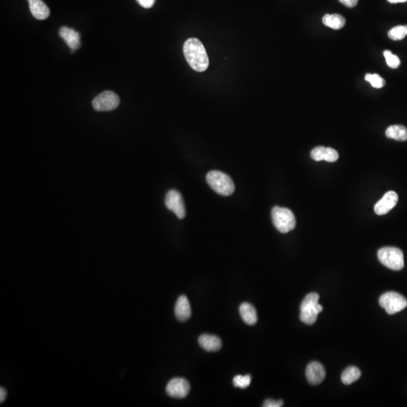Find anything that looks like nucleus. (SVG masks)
<instances>
[{"mask_svg": "<svg viewBox=\"0 0 407 407\" xmlns=\"http://www.w3.org/2000/svg\"><path fill=\"white\" fill-rule=\"evenodd\" d=\"M183 54L189 66L197 72H204L209 66V58L206 49L200 40L191 38L183 46Z\"/></svg>", "mask_w": 407, "mask_h": 407, "instance_id": "f257e3e1", "label": "nucleus"}, {"mask_svg": "<svg viewBox=\"0 0 407 407\" xmlns=\"http://www.w3.org/2000/svg\"><path fill=\"white\" fill-rule=\"evenodd\" d=\"M320 296L318 293L308 294L300 305L301 321L307 325H312L316 322L318 315L323 311L322 306L319 304Z\"/></svg>", "mask_w": 407, "mask_h": 407, "instance_id": "f03ea898", "label": "nucleus"}, {"mask_svg": "<svg viewBox=\"0 0 407 407\" xmlns=\"http://www.w3.org/2000/svg\"><path fill=\"white\" fill-rule=\"evenodd\" d=\"M206 180L210 187L223 196H229L234 191V185L229 176L218 171H212L207 175Z\"/></svg>", "mask_w": 407, "mask_h": 407, "instance_id": "7ed1b4c3", "label": "nucleus"}, {"mask_svg": "<svg viewBox=\"0 0 407 407\" xmlns=\"http://www.w3.org/2000/svg\"><path fill=\"white\" fill-rule=\"evenodd\" d=\"M272 220L276 229L284 234L296 227L294 214L288 208L274 207L272 210Z\"/></svg>", "mask_w": 407, "mask_h": 407, "instance_id": "20e7f679", "label": "nucleus"}, {"mask_svg": "<svg viewBox=\"0 0 407 407\" xmlns=\"http://www.w3.org/2000/svg\"><path fill=\"white\" fill-rule=\"evenodd\" d=\"M378 258L382 265L394 271H400L404 267L403 254L399 248H382L378 251Z\"/></svg>", "mask_w": 407, "mask_h": 407, "instance_id": "39448f33", "label": "nucleus"}, {"mask_svg": "<svg viewBox=\"0 0 407 407\" xmlns=\"http://www.w3.org/2000/svg\"><path fill=\"white\" fill-rule=\"evenodd\" d=\"M380 304L388 315H394L397 312H401L406 307L407 300L400 293L388 292L382 295L380 299Z\"/></svg>", "mask_w": 407, "mask_h": 407, "instance_id": "423d86ee", "label": "nucleus"}, {"mask_svg": "<svg viewBox=\"0 0 407 407\" xmlns=\"http://www.w3.org/2000/svg\"><path fill=\"white\" fill-rule=\"evenodd\" d=\"M119 97L113 91H106L100 93L93 100L92 106L94 110L99 112L111 111L119 105Z\"/></svg>", "mask_w": 407, "mask_h": 407, "instance_id": "0eeeda50", "label": "nucleus"}, {"mask_svg": "<svg viewBox=\"0 0 407 407\" xmlns=\"http://www.w3.org/2000/svg\"><path fill=\"white\" fill-rule=\"evenodd\" d=\"M169 211L175 213L178 219L182 220L186 217V208L181 194L177 190H170L166 194L164 200Z\"/></svg>", "mask_w": 407, "mask_h": 407, "instance_id": "6e6552de", "label": "nucleus"}, {"mask_svg": "<svg viewBox=\"0 0 407 407\" xmlns=\"http://www.w3.org/2000/svg\"><path fill=\"white\" fill-rule=\"evenodd\" d=\"M190 391V385L185 379L175 378L171 380L166 387V392L174 398H185Z\"/></svg>", "mask_w": 407, "mask_h": 407, "instance_id": "1a4fd4ad", "label": "nucleus"}, {"mask_svg": "<svg viewBox=\"0 0 407 407\" xmlns=\"http://www.w3.org/2000/svg\"><path fill=\"white\" fill-rule=\"evenodd\" d=\"M306 377L308 382L311 385H319L325 379V369L319 362H312L308 365L307 368H306Z\"/></svg>", "mask_w": 407, "mask_h": 407, "instance_id": "9d476101", "label": "nucleus"}, {"mask_svg": "<svg viewBox=\"0 0 407 407\" xmlns=\"http://www.w3.org/2000/svg\"><path fill=\"white\" fill-rule=\"evenodd\" d=\"M398 195L394 191H389L385 194L381 200L376 204L374 211L378 215L388 214L397 205Z\"/></svg>", "mask_w": 407, "mask_h": 407, "instance_id": "9b49d317", "label": "nucleus"}, {"mask_svg": "<svg viewBox=\"0 0 407 407\" xmlns=\"http://www.w3.org/2000/svg\"><path fill=\"white\" fill-rule=\"evenodd\" d=\"M59 35L73 51L80 47V35L75 29L67 26H63L59 30Z\"/></svg>", "mask_w": 407, "mask_h": 407, "instance_id": "f8f14e48", "label": "nucleus"}, {"mask_svg": "<svg viewBox=\"0 0 407 407\" xmlns=\"http://www.w3.org/2000/svg\"><path fill=\"white\" fill-rule=\"evenodd\" d=\"M312 159L317 161H326L334 162L338 158V153L336 150L329 147H318L313 149L311 152Z\"/></svg>", "mask_w": 407, "mask_h": 407, "instance_id": "ddd939ff", "label": "nucleus"}, {"mask_svg": "<svg viewBox=\"0 0 407 407\" xmlns=\"http://www.w3.org/2000/svg\"><path fill=\"white\" fill-rule=\"evenodd\" d=\"M192 315L190 304L186 296H181L178 298L175 306V315L178 321L184 322L189 319Z\"/></svg>", "mask_w": 407, "mask_h": 407, "instance_id": "4468645a", "label": "nucleus"}, {"mask_svg": "<svg viewBox=\"0 0 407 407\" xmlns=\"http://www.w3.org/2000/svg\"><path fill=\"white\" fill-rule=\"evenodd\" d=\"M29 10L32 16L38 20H46L50 15V10L42 0H28Z\"/></svg>", "mask_w": 407, "mask_h": 407, "instance_id": "2eb2a0df", "label": "nucleus"}, {"mask_svg": "<svg viewBox=\"0 0 407 407\" xmlns=\"http://www.w3.org/2000/svg\"><path fill=\"white\" fill-rule=\"evenodd\" d=\"M200 346L207 352H217L222 347V342L216 335L204 334L198 338Z\"/></svg>", "mask_w": 407, "mask_h": 407, "instance_id": "dca6fc26", "label": "nucleus"}, {"mask_svg": "<svg viewBox=\"0 0 407 407\" xmlns=\"http://www.w3.org/2000/svg\"><path fill=\"white\" fill-rule=\"evenodd\" d=\"M241 316L248 325H254L257 322V313L254 306L248 302H244L239 308Z\"/></svg>", "mask_w": 407, "mask_h": 407, "instance_id": "f3484780", "label": "nucleus"}, {"mask_svg": "<svg viewBox=\"0 0 407 407\" xmlns=\"http://www.w3.org/2000/svg\"><path fill=\"white\" fill-rule=\"evenodd\" d=\"M322 21L324 25L333 29H342L346 24V19L344 17L338 14H333V15L327 14L323 17Z\"/></svg>", "mask_w": 407, "mask_h": 407, "instance_id": "a211bd4d", "label": "nucleus"}, {"mask_svg": "<svg viewBox=\"0 0 407 407\" xmlns=\"http://www.w3.org/2000/svg\"><path fill=\"white\" fill-rule=\"evenodd\" d=\"M385 134L390 139L405 141L407 140V128L403 125H391L387 128Z\"/></svg>", "mask_w": 407, "mask_h": 407, "instance_id": "6ab92c4d", "label": "nucleus"}, {"mask_svg": "<svg viewBox=\"0 0 407 407\" xmlns=\"http://www.w3.org/2000/svg\"><path fill=\"white\" fill-rule=\"evenodd\" d=\"M361 377V372L356 366H349L342 374L341 380L345 385H351Z\"/></svg>", "mask_w": 407, "mask_h": 407, "instance_id": "aec40b11", "label": "nucleus"}, {"mask_svg": "<svg viewBox=\"0 0 407 407\" xmlns=\"http://www.w3.org/2000/svg\"><path fill=\"white\" fill-rule=\"evenodd\" d=\"M388 37L391 40H401L407 36V25L396 26L388 31Z\"/></svg>", "mask_w": 407, "mask_h": 407, "instance_id": "412c9836", "label": "nucleus"}, {"mask_svg": "<svg viewBox=\"0 0 407 407\" xmlns=\"http://www.w3.org/2000/svg\"><path fill=\"white\" fill-rule=\"evenodd\" d=\"M365 80L369 82L374 88H382L385 85V80L379 74H367L365 76Z\"/></svg>", "mask_w": 407, "mask_h": 407, "instance_id": "4be33fe9", "label": "nucleus"}, {"mask_svg": "<svg viewBox=\"0 0 407 407\" xmlns=\"http://www.w3.org/2000/svg\"><path fill=\"white\" fill-rule=\"evenodd\" d=\"M251 377L250 375L241 376L238 375L233 379V384L236 388H248L251 385Z\"/></svg>", "mask_w": 407, "mask_h": 407, "instance_id": "5701e85b", "label": "nucleus"}, {"mask_svg": "<svg viewBox=\"0 0 407 407\" xmlns=\"http://www.w3.org/2000/svg\"><path fill=\"white\" fill-rule=\"evenodd\" d=\"M384 56L386 60L387 64L389 67L396 69L400 64V60L399 57L395 54H393L391 51L386 50L384 51Z\"/></svg>", "mask_w": 407, "mask_h": 407, "instance_id": "b1692460", "label": "nucleus"}, {"mask_svg": "<svg viewBox=\"0 0 407 407\" xmlns=\"http://www.w3.org/2000/svg\"><path fill=\"white\" fill-rule=\"evenodd\" d=\"M262 406L265 407H281L284 406V402H283L282 400H278V401H276V400L268 399V400L264 402Z\"/></svg>", "mask_w": 407, "mask_h": 407, "instance_id": "393cba45", "label": "nucleus"}, {"mask_svg": "<svg viewBox=\"0 0 407 407\" xmlns=\"http://www.w3.org/2000/svg\"><path fill=\"white\" fill-rule=\"evenodd\" d=\"M138 3L141 5L142 7L145 9H150L153 7L155 4V0H137Z\"/></svg>", "mask_w": 407, "mask_h": 407, "instance_id": "a878e982", "label": "nucleus"}, {"mask_svg": "<svg viewBox=\"0 0 407 407\" xmlns=\"http://www.w3.org/2000/svg\"><path fill=\"white\" fill-rule=\"evenodd\" d=\"M342 4L346 6V7L354 8L357 6L358 0H338Z\"/></svg>", "mask_w": 407, "mask_h": 407, "instance_id": "bb28decb", "label": "nucleus"}, {"mask_svg": "<svg viewBox=\"0 0 407 407\" xmlns=\"http://www.w3.org/2000/svg\"><path fill=\"white\" fill-rule=\"evenodd\" d=\"M6 396H7V393H6V389L3 388H0V401H1V403L5 401Z\"/></svg>", "mask_w": 407, "mask_h": 407, "instance_id": "cd10ccee", "label": "nucleus"}, {"mask_svg": "<svg viewBox=\"0 0 407 407\" xmlns=\"http://www.w3.org/2000/svg\"><path fill=\"white\" fill-rule=\"evenodd\" d=\"M388 2H389L390 3H393V4H395V3H406V2H407V0H388Z\"/></svg>", "mask_w": 407, "mask_h": 407, "instance_id": "c85d7f7f", "label": "nucleus"}]
</instances>
